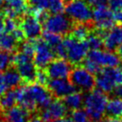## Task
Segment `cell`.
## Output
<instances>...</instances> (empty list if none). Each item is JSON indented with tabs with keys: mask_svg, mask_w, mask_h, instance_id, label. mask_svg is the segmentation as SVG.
Segmentation results:
<instances>
[{
	"mask_svg": "<svg viewBox=\"0 0 122 122\" xmlns=\"http://www.w3.org/2000/svg\"><path fill=\"white\" fill-rule=\"evenodd\" d=\"M108 101V96L99 89L87 94L84 100V107L88 117L95 121H99L104 115Z\"/></svg>",
	"mask_w": 122,
	"mask_h": 122,
	"instance_id": "cell-1",
	"label": "cell"
},
{
	"mask_svg": "<svg viewBox=\"0 0 122 122\" xmlns=\"http://www.w3.org/2000/svg\"><path fill=\"white\" fill-rule=\"evenodd\" d=\"M95 85L105 93H110L113 89L122 85V67H104L102 69L95 78Z\"/></svg>",
	"mask_w": 122,
	"mask_h": 122,
	"instance_id": "cell-2",
	"label": "cell"
},
{
	"mask_svg": "<svg viewBox=\"0 0 122 122\" xmlns=\"http://www.w3.org/2000/svg\"><path fill=\"white\" fill-rule=\"evenodd\" d=\"M85 0H71L64 7L66 15L73 22L93 23V9Z\"/></svg>",
	"mask_w": 122,
	"mask_h": 122,
	"instance_id": "cell-3",
	"label": "cell"
},
{
	"mask_svg": "<svg viewBox=\"0 0 122 122\" xmlns=\"http://www.w3.org/2000/svg\"><path fill=\"white\" fill-rule=\"evenodd\" d=\"M61 43L66 50L67 60L75 65L81 63L89 50L86 41H78L70 35H66V37L62 38Z\"/></svg>",
	"mask_w": 122,
	"mask_h": 122,
	"instance_id": "cell-4",
	"label": "cell"
},
{
	"mask_svg": "<svg viewBox=\"0 0 122 122\" xmlns=\"http://www.w3.org/2000/svg\"><path fill=\"white\" fill-rule=\"evenodd\" d=\"M74 22L64 14H49L47 18L42 23L45 30L53 32L61 36H66L71 32Z\"/></svg>",
	"mask_w": 122,
	"mask_h": 122,
	"instance_id": "cell-5",
	"label": "cell"
},
{
	"mask_svg": "<svg viewBox=\"0 0 122 122\" xmlns=\"http://www.w3.org/2000/svg\"><path fill=\"white\" fill-rule=\"evenodd\" d=\"M70 81L75 87L82 91H90L95 85L94 74L90 73L82 66H78L71 71Z\"/></svg>",
	"mask_w": 122,
	"mask_h": 122,
	"instance_id": "cell-6",
	"label": "cell"
},
{
	"mask_svg": "<svg viewBox=\"0 0 122 122\" xmlns=\"http://www.w3.org/2000/svg\"><path fill=\"white\" fill-rule=\"evenodd\" d=\"M53 49L48 46L43 38L36 39V50L33 55V62L37 70H44L50 62L54 59Z\"/></svg>",
	"mask_w": 122,
	"mask_h": 122,
	"instance_id": "cell-7",
	"label": "cell"
},
{
	"mask_svg": "<svg viewBox=\"0 0 122 122\" xmlns=\"http://www.w3.org/2000/svg\"><path fill=\"white\" fill-rule=\"evenodd\" d=\"M20 27L28 39H37L42 35V24L37 16L31 13H28L21 17Z\"/></svg>",
	"mask_w": 122,
	"mask_h": 122,
	"instance_id": "cell-8",
	"label": "cell"
},
{
	"mask_svg": "<svg viewBox=\"0 0 122 122\" xmlns=\"http://www.w3.org/2000/svg\"><path fill=\"white\" fill-rule=\"evenodd\" d=\"M93 20L95 22V28L101 30H110L115 24L113 12L107 5L95 6L93 10Z\"/></svg>",
	"mask_w": 122,
	"mask_h": 122,
	"instance_id": "cell-9",
	"label": "cell"
},
{
	"mask_svg": "<svg viewBox=\"0 0 122 122\" xmlns=\"http://www.w3.org/2000/svg\"><path fill=\"white\" fill-rule=\"evenodd\" d=\"M48 78L51 79L55 78H67L70 77L71 66L68 61L62 58H57L49 63L44 69Z\"/></svg>",
	"mask_w": 122,
	"mask_h": 122,
	"instance_id": "cell-10",
	"label": "cell"
},
{
	"mask_svg": "<svg viewBox=\"0 0 122 122\" xmlns=\"http://www.w3.org/2000/svg\"><path fill=\"white\" fill-rule=\"evenodd\" d=\"M67 113V107L63 101L55 99L50 102L40 114V119L44 122H52L58 119L63 118Z\"/></svg>",
	"mask_w": 122,
	"mask_h": 122,
	"instance_id": "cell-11",
	"label": "cell"
},
{
	"mask_svg": "<svg viewBox=\"0 0 122 122\" xmlns=\"http://www.w3.org/2000/svg\"><path fill=\"white\" fill-rule=\"evenodd\" d=\"M87 57L96 62L101 67H114L119 64V57L111 51H102L100 49L91 50Z\"/></svg>",
	"mask_w": 122,
	"mask_h": 122,
	"instance_id": "cell-12",
	"label": "cell"
},
{
	"mask_svg": "<svg viewBox=\"0 0 122 122\" xmlns=\"http://www.w3.org/2000/svg\"><path fill=\"white\" fill-rule=\"evenodd\" d=\"M47 87L51 94L55 95L58 98L65 97L70 94L76 91L73 84L66 78H55L51 79L47 83Z\"/></svg>",
	"mask_w": 122,
	"mask_h": 122,
	"instance_id": "cell-13",
	"label": "cell"
},
{
	"mask_svg": "<svg viewBox=\"0 0 122 122\" xmlns=\"http://www.w3.org/2000/svg\"><path fill=\"white\" fill-rule=\"evenodd\" d=\"M122 45V25L113 26L108 30L103 38V46L108 51H116Z\"/></svg>",
	"mask_w": 122,
	"mask_h": 122,
	"instance_id": "cell-14",
	"label": "cell"
},
{
	"mask_svg": "<svg viewBox=\"0 0 122 122\" xmlns=\"http://www.w3.org/2000/svg\"><path fill=\"white\" fill-rule=\"evenodd\" d=\"M15 67H16L17 71L19 72V74L24 82L30 84V83H33L34 80H36L37 68L34 64L33 60L18 64Z\"/></svg>",
	"mask_w": 122,
	"mask_h": 122,
	"instance_id": "cell-15",
	"label": "cell"
},
{
	"mask_svg": "<svg viewBox=\"0 0 122 122\" xmlns=\"http://www.w3.org/2000/svg\"><path fill=\"white\" fill-rule=\"evenodd\" d=\"M4 4L5 8L13 12L19 18L24 16L30 10L29 0H4Z\"/></svg>",
	"mask_w": 122,
	"mask_h": 122,
	"instance_id": "cell-16",
	"label": "cell"
},
{
	"mask_svg": "<svg viewBox=\"0 0 122 122\" xmlns=\"http://www.w3.org/2000/svg\"><path fill=\"white\" fill-rule=\"evenodd\" d=\"M30 112L21 106H13L5 112L7 122H28Z\"/></svg>",
	"mask_w": 122,
	"mask_h": 122,
	"instance_id": "cell-17",
	"label": "cell"
},
{
	"mask_svg": "<svg viewBox=\"0 0 122 122\" xmlns=\"http://www.w3.org/2000/svg\"><path fill=\"white\" fill-rule=\"evenodd\" d=\"M93 30V23H78L74 22L71 32L68 35L78 41H85Z\"/></svg>",
	"mask_w": 122,
	"mask_h": 122,
	"instance_id": "cell-18",
	"label": "cell"
},
{
	"mask_svg": "<svg viewBox=\"0 0 122 122\" xmlns=\"http://www.w3.org/2000/svg\"><path fill=\"white\" fill-rule=\"evenodd\" d=\"M105 113L109 118H122V98H114L108 101Z\"/></svg>",
	"mask_w": 122,
	"mask_h": 122,
	"instance_id": "cell-19",
	"label": "cell"
},
{
	"mask_svg": "<svg viewBox=\"0 0 122 122\" xmlns=\"http://www.w3.org/2000/svg\"><path fill=\"white\" fill-rule=\"evenodd\" d=\"M19 44L11 33L5 32L0 35V51L12 53L16 50Z\"/></svg>",
	"mask_w": 122,
	"mask_h": 122,
	"instance_id": "cell-20",
	"label": "cell"
},
{
	"mask_svg": "<svg viewBox=\"0 0 122 122\" xmlns=\"http://www.w3.org/2000/svg\"><path fill=\"white\" fill-rule=\"evenodd\" d=\"M22 78L16 70L11 69L7 70L5 73L3 74V82L8 88H13L19 86L21 83Z\"/></svg>",
	"mask_w": 122,
	"mask_h": 122,
	"instance_id": "cell-21",
	"label": "cell"
},
{
	"mask_svg": "<svg viewBox=\"0 0 122 122\" xmlns=\"http://www.w3.org/2000/svg\"><path fill=\"white\" fill-rule=\"evenodd\" d=\"M63 102L66 105L67 109L71 110H77L82 106L83 103V96L80 93L73 92L72 94H70L67 96H65L63 99Z\"/></svg>",
	"mask_w": 122,
	"mask_h": 122,
	"instance_id": "cell-22",
	"label": "cell"
},
{
	"mask_svg": "<svg viewBox=\"0 0 122 122\" xmlns=\"http://www.w3.org/2000/svg\"><path fill=\"white\" fill-rule=\"evenodd\" d=\"M16 101V93L15 89L7 91L2 96H0V108L3 110H8L14 106Z\"/></svg>",
	"mask_w": 122,
	"mask_h": 122,
	"instance_id": "cell-23",
	"label": "cell"
},
{
	"mask_svg": "<svg viewBox=\"0 0 122 122\" xmlns=\"http://www.w3.org/2000/svg\"><path fill=\"white\" fill-rule=\"evenodd\" d=\"M41 36H42L43 40H44L52 49H54V48L56 47L62 41V37H61V35L55 34V33L49 32V31H46V30H45L44 32H42V35H41Z\"/></svg>",
	"mask_w": 122,
	"mask_h": 122,
	"instance_id": "cell-24",
	"label": "cell"
},
{
	"mask_svg": "<svg viewBox=\"0 0 122 122\" xmlns=\"http://www.w3.org/2000/svg\"><path fill=\"white\" fill-rule=\"evenodd\" d=\"M85 41L86 43V45H87L88 48L91 49V50L100 49L103 46V40L99 37L98 35L95 34V32L93 31V30H92L89 36H88L87 38Z\"/></svg>",
	"mask_w": 122,
	"mask_h": 122,
	"instance_id": "cell-25",
	"label": "cell"
},
{
	"mask_svg": "<svg viewBox=\"0 0 122 122\" xmlns=\"http://www.w3.org/2000/svg\"><path fill=\"white\" fill-rule=\"evenodd\" d=\"M30 10L29 13L36 14L42 10H47V1L46 0H29Z\"/></svg>",
	"mask_w": 122,
	"mask_h": 122,
	"instance_id": "cell-26",
	"label": "cell"
},
{
	"mask_svg": "<svg viewBox=\"0 0 122 122\" xmlns=\"http://www.w3.org/2000/svg\"><path fill=\"white\" fill-rule=\"evenodd\" d=\"M47 10L52 14H61L64 10V3L62 0H46Z\"/></svg>",
	"mask_w": 122,
	"mask_h": 122,
	"instance_id": "cell-27",
	"label": "cell"
},
{
	"mask_svg": "<svg viewBox=\"0 0 122 122\" xmlns=\"http://www.w3.org/2000/svg\"><path fill=\"white\" fill-rule=\"evenodd\" d=\"M82 67H84V68L86 70V71H88L90 73H92V74H98L99 72H100V71L102 70V68H101V66H99L96 62H95L94 61H92L91 59H89V58H85L83 61H82Z\"/></svg>",
	"mask_w": 122,
	"mask_h": 122,
	"instance_id": "cell-28",
	"label": "cell"
},
{
	"mask_svg": "<svg viewBox=\"0 0 122 122\" xmlns=\"http://www.w3.org/2000/svg\"><path fill=\"white\" fill-rule=\"evenodd\" d=\"M12 64V55L8 52L0 51V71H6Z\"/></svg>",
	"mask_w": 122,
	"mask_h": 122,
	"instance_id": "cell-29",
	"label": "cell"
},
{
	"mask_svg": "<svg viewBox=\"0 0 122 122\" xmlns=\"http://www.w3.org/2000/svg\"><path fill=\"white\" fill-rule=\"evenodd\" d=\"M36 50V39H29L21 45V51L27 55L33 57Z\"/></svg>",
	"mask_w": 122,
	"mask_h": 122,
	"instance_id": "cell-30",
	"label": "cell"
},
{
	"mask_svg": "<svg viewBox=\"0 0 122 122\" xmlns=\"http://www.w3.org/2000/svg\"><path fill=\"white\" fill-rule=\"evenodd\" d=\"M71 119L73 122H86L88 120V115L86 111L80 110V109H77V110H73L72 112L71 113Z\"/></svg>",
	"mask_w": 122,
	"mask_h": 122,
	"instance_id": "cell-31",
	"label": "cell"
},
{
	"mask_svg": "<svg viewBox=\"0 0 122 122\" xmlns=\"http://www.w3.org/2000/svg\"><path fill=\"white\" fill-rule=\"evenodd\" d=\"M36 80H37V83L42 86H45L47 85L48 81H49V78L44 70H38L37 72V76H36Z\"/></svg>",
	"mask_w": 122,
	"mask_h": 122,
	"instance_id": "cell-32",
	"label": "cell"
},
{
	"mask_svg": "<svg viewBox=\"0 0 122 122\" xmlns=\"http://www.w3.org/2000/svg\"><path fill=\"white\" fill-rule=\"evenodd\" d=\"M11 35H12V36L15 38V40L17 41V42H19V43L23 42V40L25 39V36H24L23 31L20 29V26L12 31V32H11Z\"/></svg>",
	"mask_w": 122,
	"mask_h": 122,
	"instance_id": "cell-33",
	"label": "cell"
},
{
	"mask_svg": "<svg viewBox=\"0 0 122 122\" xmlns=\"http://www.w3.org/2000/svg\"><path fill=\"white\" fill-rule=\"evenodd\" d=\"M107 4L112 12L122 9V0H107Z\"/></svg>",
	"mask_w": 122,
	"mask_h": 122,
	"instance_id": "cell-34",
	"label": "cell"
},
{
	"mask_svg": "<svg viewBox=\"0 0 122 122\" xmlns=\"http://www.w3.org/2000/svg\"><path fill=\"white\" fill-rule=\"evenodd\" d=\"M113 20L115 21V23L122 25V9L113 12Z\"/></svg>",
	"mask_w": 122,
	"mask_h": 122,
	"instance_id": "cell-35",
	"label": "cell"
},
{
	"mask_svg": "<svg viewBox=\"0 0 122 122\" xmlns=\"http://www.w3.org/2000/svg\"><path fill=\"white\" fill-rule=\"evenodd\" d=\"M5 32V14L1 11L0 12V35Z\"/></svg>",
	"mask_w": 122,
	"mask_h": 122,
	"instance_id": "cell-36",
	"label": "cell"
},
{
	"mask_svg": "<svg viewBox=\"0 0 122 122\" xmlns=\"http://www.w3.org/2000/svg\"><path fill=\"white\" fill-rule=\"evenodd\" d=\"M7 89L8 87L5 86V84L4 82H0V96H2L7 91Z\"/></svg>",
	"mask_w": 122,
	"mask_h": 122,
	"instance_id": "cell-37",
	"label": "cell"
},
{
	"mask_svg": "<svg viewBox=\"0 0 122 122\" xmlns=\"http://www.w3.org/2000/svg\"><path fill=\"white\" fill-rule=\"evenodd\" d=\"M102 122H122V119H114V118H107L102 120Z\"/></svg>",
	"mask_w": 122,
	"mask_h": 122,
	"instance_id": "cell-38",
	"label": "cell"
},
{
	"mask_svg": "<svg viewBox=\"0 0 122 122\" xmlns=\"http://www.w3.org/2000/svg\"><path fill=\"white\" fill-rule=\"evenodd\" d=\"M115 94H116V95H117L118 97H119V98H122V85L119 86H118V87L116 88Z\"/></svg>",
	"mask_w": 122,
	"mask_h": 122,
	"instance_id": "cell-39",
	"label": "cell"
},
{
	"mask_svg": "<svg viewBox=\"0 0 122 122\" xmlns=\"http://www.w3.org/2000/svg\"><path fill=\"white\" fill-rule=\"evenodd\" d=\"M52 122H73V120L71 119H68V118H61V119H55Z\"/></svg>",
	"mask_w": 122,
	"mask_h": 122,
	"instance_id": "cell-40",
	"label": "cell"
},
{
	"mask_svg": "<svg viewBox=\"0 0 122 122\" xmlns=\"http://www.w3.org/2000/svg\"><path fill=\"white\" fill-rule=\"evenodd\" d=\"M116 53H117V54H118V56L122 60V45L121 46H119V47L116 49Z\"/></svg>",
	"mask_w": 122,
	"mask_h": 122,
	"instance_id": "cell-41",
	"label": "cell"
},
{
	"mask_svg": "<svg viewBox=\"0 0 122 122\" xmlns=\"http://www.w3.org/2000/svg\"><path fill=\"white\" fill-rule=\"evenodd\" d=\"M28 122H44L40 118H33V119H31L30 120H29Z\"/></svg>",
	"mask_w": 122,
	"mask_h": 122,
	"instance_id": "cell-42",
	"label": "cell"
},
{
	"mask_svg": "<svg viewBox=\"0 0 122 122\" xmlns=\"http://www.w3.org/2000/svg\"><path fill=\"white\" fill-rule=\"evenodd\" d=\"M86 2H87L90 5H94V4H95V0H85Z\"/></svg>",
	"mask_w": 122,
	"mask_h": 122,
	"instance_id": "cell-43",
	"label": "cell"
},
{
	"mask_svg": "<svg viewBox=\"0 0 122 122\" xmlns=\"http://www.w3.org/2000/svg\"><path fill=\"white\" fill-rule=\"evenodd\" d=\"M4 0H0V12L3 10V6H4Z\"/></svg>",
	"mask_w": 122,
	"mask_h": 122,
	"instance_id": "cell-44",
	"label": "cell"
},
{
	"mask_svg": "<svg viewBox=\"0 0 122 122\" xmlns=\"http://www.w3.org/2000/svg\"><path fill=\"white\" fill-rule=\"evenodd\" d=\"M71 0H62V2L64 3V5H67L68 3H70Z\"/></svg>",
	"mask_w": 122,
	"mask_h": 122,
	"instance_id": "cell-45",
	"label": "cell"
},
{
	"mask_svg": "<svg viewBox=\"0 0 122 122\" xmlns=\"http://www.w3.org/2000/svg\"><path fill=\"white\" fill-rule=\"evenodd\" d=\"M0 82H3V74L0 71Z\"/></svg>",
	"mask_w": 122,
	"mask_h": 122,
	"instance_id": "cell-46",
	"label": "cell"
},
{
	"mask_svg": "<svg viewBox=\"0 0 122 122\" xmlns=\"http://www.w3.org/2000/svg\"><path fill=\"white\" fill-rule=\"evenodd\" d=\"M86 122H96V121H95V120H93V119H88V120Z\"/></svg>",
	"mask_w": 122,
	"mask_h": 122,
	"instance_id": "cell-47",
	"label": "cell"
}]
</instances>
